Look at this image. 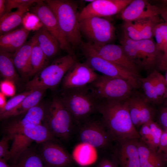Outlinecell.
<instances>
[{
  "label": "cell",
  "instance_id": "6da1fadb",
  "mask_svg": "<svg viewBox=\"0 0 167 167\" xmlns=\"http://www.w3.org/2000/svg\"><path fill=\"white\" fill-rule=\"evenodd\" d=\"M128 98L99 102L97 112L101 114V121L115 142L140 138L131 118Z\"/></svg>",
  "mask_w": 167,
  "mask_h": 167
},
{
  "label": "cell",
  "instance_id": "7a4b0ae2",
  "mask_svg": "<svg viewBox=\"0 0 167 167\" xmlns=\"http://www.w3.org/2000/svg\"><path fill=\"white\" fill-rule=\"evenodd\" d=\"M54 12L59 26L74 51L82 42L80 30L77 3L71 0H46Z\"/></svg>",
  "mask_w": 167,
  "mask_h": 167
},
{
  "label": "cell",
  "instance_id": "3957f363",
  "mask_svg": "<svg viewBox=\"0 0 167 167\" xmlns=\"http://www.w3.org/2000/svg\"><path fill=\"white\" fill-rule=\"evenodd\" d=\"M77 126L97 112L99 101L88 86L61 89L58 94Z\"/></svg>",
  "mask_w": 167,
  "mask_h": 167
},
{
  "label": "cell",
  "instance_id": "277c9868",
  "mask_svg": "<svg viewBox=\"0 0 167 167\" xmlns=\"http://www.w3.org/2000/svg\"><path fill=\"white\" fill-rule=\"evenodd\" d=\"M77 61L75 54H67L56 58L27 82L24 88L26 91L37 89L55 90L67 71Z\"/></svg>",
  "mask_w": 167,
  "mask_h": 167
},
{
  "label": "cell",
  "instance_id": "5b68a950",
  "mask_svg": "<svg viewBox=\"0 0 167 167\" xmlns=\"http://www.w3.org/2000/svg\"><path fill=\"white\" fill-rule=\"evenodd\" d=\"M45 104L43 124L49 128L56 138L63 141H68L73 133L75 124L60 97L56 94L51 101Z\"/></svg>",
  "mask_w": 167,
  "mask_h": 167
},
{
  "label": "cell",
  "instance_id": "8992f818",
  "mask_svg": "<svg viewBox=\"0 0 167 167\" xmlns=\"http://www.w3.org/2000/svg\"><path fill=\"white\" fill-rule=\"evenodd\" d=\"M79 47L86 58L85 62L95 71L99 72L103 75L125 80L135 89L139 88L140 78L99 55L89 42L82 41Z\"/></svg>",
  "mask_w": 167,
  "mask_h": 167
},
{
  "label": "cell",
  "instance_id": "52a82bcc",
  "mask_svg": "<svg viewBox=\"0 0 167 167\" xmlns=\"http://www.w3.org/2000/svg\"><path fill=\"white\" fill-rule=\"evenodd\" d=\"M88 86L99 101L126 99L136 89L125 80L103 75Z\"/></svg>",
  "mask_w": 167,
  "mask_h": 167
},
{
  "label": "cell",
  "instance_id": "ba28073f",
  "mask_svg": "<svg viewBox=\"0 0 167 167\" xmlns=\"http://www.w3.org/2000/svg\"><path fill=\"white\" fill-rule=\"evenodd\" d=\"M78 126V137L81 143L95 148L113 150L115 143L113 137L102 121L91 118Z\"/></svg>",
  "mask_w": 167,
  "mask_h": 167
},
{
  "label": "cell",
  "instance_id": "9c48e42d",
  "mask_svg": "<svg viewBox=\"0 0 167 167\" xmlns=\"http://www.w3.org/2000/svg\"><path fill=\"white\" fill-rule=\"evenodd\" d=\"M79 26L81 34L93 45L109 44L115 37L114 26L103 17H94L84 19L79 22Z\"/></svg>",
  "mask_w": 167,
  "mask_h": 167
},
{
  "label": "cell",
  "instance_id": "30bf717a",
  "mask_svg": "<svg viewBox=\"0 0 167 167\" xmlns=\"http://www.w3.org/2000/svg\"><path fill=\"white\" fill-rule=\"evenodd\" d=\"M32 14L41 22L42 25L58 42L60 48L68 54H75L62 31L52 10L45 0H41L32 5L29 9Z\"/></svg>",
  "mask_w": 167,
  "mask_h": 167
},
{
  "label": "cell",
  "instance_id": "8fae6325",
  "mask_svg": "<svg viewBox=\"0 0 167 167\" xmlns=\"http://www.w3.org/2000/svg\"><path fill=\"white\" fill-rule=\"evenodd\" d=\"M45 167H71L74 161L71 155L56 139L36 143Z\"/></svg>",
  "mask_w": 167,
  "mask_h": 167
},
{
  "label": "cell",
  "instance_id": "7c38bea8",
  "mask_svg": "<svg viewBox=\"0 0 167 167\" xmlns=\"http://www.w3.org/2000/svg\"><path fill=\"white\" fill-rule=\"evenodd\" d=\"M136 90L133 91L128 99L131 118L137 129L149 121L154 120L157 109L143 93Z\"/></svg>",
  "mask_w": 167,
  "mask_h": 167
},
{
  "label": "cell",
  "instance_id": "4fadbf2b",
  "mask_svg": "<svg viewBox=\"0 0 167 167\" xmlns=\"http://www.w3.org/2000/svg\"><path fill=\"white\" fill-rule=\"evenodd\" d=\"M45 109V103L40 102L26 112L3 120L0 126L2 133L10 135L27 124H42Z\"/></svg>",
  "mask_w": 167,
  "mask_h": 167
},
{
  "label": "cell",
  "instance_id": "5bb4252c",
  "mask_svg": "<svg viewBox=\"0 0 167 167\" xmlns=\"http://www.w3.org/2000/svg\"><path fill=\"white\" fill-rule=\"evenodd\" d=\"M100 76L85 62L77 61L65 75L61 83V89L87 86Z\"/></svg>",
  "mask_w": 167,
  "mask_h": 167
},
{
  "label": "cell",
  "instance_id": "9a60e30c",
  "mask_svg": "<svg viewBox=\"0 0 167 167\" xmlns=\"http://www.w3.org/2000/svg\"><path fill=\"white\" fill-rule=\"evenodd\" d=\"M89 43L99 55L140 78V70L128 57L121 45L109 43L99 45Z\"/></svg>",
  "mask_w": 167,
  "mask_h": 167
},
{
  "label": "cell",
  "instance_id": "2e32d148",
  "mask_svg": "<svg viewBox=\"0 0 167 167\" xmlns=\"http://www.w3.org/2000/svg\"><path fill=\"white\" fill-rule=\"evenodd\" d=\"M133 0H95L80 12L79 22L92 17H103L120 12Z\"/></svg>",
  "mask_w": 167,
  "mask_h": 167
},
{
  "label": "cell",
  "instance_id": "e0dca14e",
  "mask_svg": "<svg viewBox=\"0 0 167 167\" xmlns=\"http://www.w3.org/2000/svg\"><path fill=\"white\" fill-rule=\"evenodd\" d=\"M131 42L138 48L142 62V70L148 75L155 70H159L163 52L156 48L153 39H143Z\"/></svg>",
  "mask_w": 167,
  "mask_h": 167
},
{
  "label": "cell",
  "instance_id": "ac0fdd59",
  "mask_svg": "<svg viewBox=\"0 0 167 167\" xmlns=\"http://www.w3.org/2000/svg\"><path fill=\"white\" fill-rule=\"evenodd\" d=\"M137 139H125L115 142L113 154L119 167H140Z\"/></svg>",
  "mask_w": 167,
  "mask_h": 167
},
{
  "label": "cell",
  "instance_id": "d6986e66",
  "mask_svg": "<svg viewBox=\"0 0 167 167\" xmlns=\"http://www.w3.org/2000/svg\"><path fill=\"white\" fill-rule=\"evenodd\" d=\"M160 15L157 7L146 0H133L121 12L124 22Z\"/></svg>",
  "mask_w": 167,
  "mask_h": 167
},
{
  "label": "cell",
  "instance_id": "ffe728a7",
  "mask_svg": "<svg viewBox=\"0 0 167 167\" xmlns=\"http://www.w3.org/2000/svg\"><path fill=\"white\" fill-rule=\"evenodd\" d=\"M30 31L23 26L0 36V51L14 53L26 42Z\"/></svg>",
  "mask_w": 167,
  "mask_h": 167
},
{
  "label": "cell",
  "instance_id": "44dd1931",
  "mask_svg": "<svg viewBox=\"0 0 167 167\" xmlns=\"http://www.w3.org/2000/svg\"><path fill=\"white\" fill-rule=\"evenodd\" d=\"M10 163L11 167H45L37 144L23 150Z\"/></svg>",
  "mask_w": 167,
  "mask_h": 167
},
{
  "label": "cell",
  "instance_id": "7402d4cb",
  "mask_svg": "<svg viewBox=\"0 0 167 167\" xmlns=\"http://www.w3.org/2000/svg\"><path fill=\"white\" fill-rule=\"evenodd\" d=\"M33 36L48 59L58 54L60 49L58 42L43 25L35 32Z\"/></svg>",
  "mask_w": 167,
  "mask_h": 167
},
{
  "label": "cell",
  "instance_id": "603a6c76",
  "mask_svg": "<svg viewBox=\"0 0 167 167\" xmlns=\"http://www.w3.org/2000/svg\"><path fill=\"white\" fill-rule=\"evenodd\" d=\"M163 131L156 122L150 120L141 126L139 132L140 139L150 148L157 151Z\"/></svg>",
  "mask_w": 167,
  "mask_h": 167
},
{
  "label": "cell",
  "instance_id": "cb8c5ba5",
  "mask_svg": "<svg viewBox=\"0 0 167 167\" xmlns=\"http://www.w3.org/2000/svg\"><path fill=\"white\" fill-rule=\"evenodd\" d=\"M31 39L26 41L12 55V59L17 71L22 79L26 80L27 73L32 52Z\"/></svg>",
  "mask_w": 167,
  "mask_h": 167
},
{
  "label": "cell",
  "instance_id": "d4e9b609",
  "mask_svg": "<svg viewBox=\"0 0 167 167\" xmlns=\"http://www.w3.org/2000/svg\"><path fill=\"white\" fill-rule=\"evenodd\" d=\"M15 134L22 135L36 143L56 139L49 128L42 123L27 124L10 135Z\"/></svg>",
  "mask_w": 167,
  "mask_h": 167
},
{
  "label": "cell",
  "instance_id": "484cf974",
  "mask_svg": "<svg viewBox=\"0 0 167 167\" xmlns=\"http://www.w3.org/2000/svg\"><path fill=\"white\" fill-rule=\"evenodd\" d=\"M13 54L0 51V74L6 81L19 87L21 85L22 79L14 65Z\"/></svg>",
  "mask_w": 167,
  "mask_h": 167
},
{
  "label": "cell",
  "instance_id": "4316f807",
  "mask_svg": "<svg viewBox=\"0 0 167 167\" xmlns=\"http://www.w3.org/2000/svg\"><path fill=\"white\" fill-rule=\"evenodd\" d=\"M31 39L32 47L27 73L28 80L29 78L34 77L47 66L48 61L35 37L33 36Z\"/></svg>",
  "mask_w": 167,
  "mask_h": 167
},
{
  "label": "cell",
  "instance_id": "83f0119b",
  "mask_svg": "<svg viewBox=\"0 0 167 167\" xmlns=\"http://www.w3.org/2000/svg\"><path fill=\"white\" fill-rule=\"evenodd\" d=\"M95 148L89 144L81 142L73 149L71 155L74 161L84 167L92 164L96 159Z\"/></svg>",
  "mask_w": 167,
  "mask_h": 167
},
{
  "label": "cell",
  "instance_id": "f1b7e54d",
  "mask_svg": "<svg viewBox=\"0 0 167 167\" xmlns=\"http://www.w3.org/2000/svg\"><path fill=\"white\" fill-rule=\"evenodd\" d=\"M30 8L17 9L0 18V36L16 29L23 22L25 13Z\"/></svg>",
  "mask_w": 167,
  "mask_h": 167
},
{
  "label": "cell",
  "instance_id": "f546056e",
  "mask_svg": "<svg viewBox=\"0 0 167 167\" xmlns=\"http://www.w3.org/2000/svg\"><path fill=\"white\" fill-rule=\"evenodd\" d=\"M159 15L145 18L131 22L143 39H152L153 31L158 24L164 22Z\"/></svg>",
  "mask_w": 167,
  "mask_h": 167
},
{
  "label": "cell",
  "instance_id": "4dcf8cb0",
  "mask_svg": "<svg viewBox=\"0 0 167 167\" xmlns=\"http://www.w3.org/2000/svg\"><path fill=\"white\" fill-rule=\"evenodd\" d=\"M45 91L40 89L33 90L24 98L10 117L22 113L38 105L41 102Z\"/></svg>",
  "mask_w": 167,
  "mask_h": 167
},
{
  "label": "cell",
  "instance_id": "1f68e13d",
  "mask_svg": "<svg viewBox=\"0 0 167 167\" xmlns=\"http://www.w3.org/2000/svg\"><path fill=\"white\" fill-rule=\"evenodd\" d=\"M33 91L27 90L22 92L12 97L6 102L4 106L0 108V121L9 118L24 98Z\"/></svg>",
  "mask_w": 167,
  "mask_h": 167
},
{
  "label": "cell",
  "instance_id": "d6a6232c",
  "mask_svg": "<svg viewBox=\"0 0 167 167\" xmlns=\"http://www.w3.org/2000/svg\"><path fill=\"white\" fill-rule=\"evenodd\" d=\"M140 87L142 88L143 94L148 101L154 106L161 102L157 96L154 84L150 74L145 78L139 79Z\"/></svg>",
  "mask_w": 167,
  "mask_h": 167
},
{
  "label": "cell",
  "instance_id": "836d02e7",
  "mask_svg": "<svg viewBox=\"0 0 167 167\" xmlns=\"http://www.w3.org/2000/svg\"><path fill=\"white\" fill-rule=\"evenodd\" d=\"M153 36L156 40V46L159 50L163 52L167 46V25L164 22L157 24L153 31Z\"/></svg>",
  "mask_w": 167,
  "mask_h": 167
},
{
  "label": "cell",
  "instance_id": "e575fe53",
  "mask_svg": "<svg viewBox=\"0 0 167 167\" xmlns=\"http://www.w3.org/2000/svg\"><path fill=\"white\" fill-rule=\"evenodd\" d=\"M158 97L161 102L166 89L165 79L158 70H155L150 73Z\"/></svg>",
  "mask_w": 167,
  "mask_h": 167
},
{
  "label": "cell",
  "instance_id": "d590c367",
  "mask_svg": "<svg viewBox=\"0 0 167 167\" xmlns=\"http://www.w3.org/2000/svg\"><path fill=\"white\" fill-rule=\"evenodd\" d=\"M167 156L165 153L152 150L148 158L146 167H166Z\"/></svg>",
  "mask_w": 167,
  "mask_h": 167
},
{
  "label": "cell",
  "instance_id": "8d00e7d4",
  "mask_svg": "<svg viewBox=\"0 0 167 167\" xmlns=\"http://www.w3.org/2000/svg\"><path fill=\"white\" fill-rule=\"evenodd\" d=\"M40 1L41 0H6V11L5 14L10 12L11 10L15 8L21 9L25 8H30L33 4L37 3Z\"/></svg>",
  "mask_w": 167,
  "mask_h": 167
},
{
  "label": "cell",
  "instance_id": "74e56055",
  "mask_svg": "<svg viewBox=\"0 0 167 167\" xmlns=\"http://www.w3.org/2000/svg\"><path fill=\"white\" fill-rule=\"evenodd\" d=\"M10 140V136L3 134L0 141V158H3L7 161L9 158V142Z\"/></svg>",
  "mask_w": 167,
  "mask_h": 167
},
{
  "label": "cell",
  "instance_id": "f35d334b",
  "mask_svg": "<svg viewBox=\"0 0 167 167\" xmlns=\"http://www.w3.org/2000/svg\"><path fill=\"white\" fill-rule=\"evenodd\" d=\"M156 117V122L161 126L167 128V105H165L157 109Z\"/></svg>",
  "mask_w": 167,
  "mask_h": 167
},
{
  "label": "cell",
  "instance_id": "ab89813d",
  "mask_svg": "<svg viewBox=\"0 0 167 167\" xmlns=\"http://www.w3.org/2000/svg\"><path fill=\"white\" fill-rule=\"evenodd\" d=\"M97 167H119L116 159L113 154L102 158Z\"/></svg>",
  "mask_w": 167,
  "mask_h": 167
},
{
  "label": "cell",
  "instance_id": "60d3db41",
  "mask_svg": "<svg viewBox=\"0 0 167 167\" xmlns=\"http://www.w3.org/2000/svg\"><path fill=\"white\" fill-rule=\"evenodd\" d=\"M159 4L155 5L158 7L159 14L167 25V0L158 1Z\"/></svg>",
  "mask_w": 167,
  "mask_h": 167
},
{
  "label": "cell",
  "instance_id": "b9f144b4",
  "mask_svg": "<svg viewBox=\"0 0 167 167\" xmlns=\"http://www.w3.org/2000/svg\"><path fill=\"white\" fill-rule=\"evenodd\" d=\"M167 133L163 131L161 135L157 150L164 152L165 154L167 152Z\"/></svg>",
  "mask_w": 167,
  "mask_h": 167
},
{
  "label": "cell",
  "instance_id": "7bdbcfd3",
  "mask_svg": "<svg viewBox=\"0 0 167 167\" xmlns=\"http://www.w3.org/2000/svg\"><path fill=\"white\" fill-rule=\"evenodd\" d=\"M159 70L162 71L167 70V46L163 51V57Z\"/></svg>",
  "mask_w": 167,
  "mask_h": 167
},
{
  "label": "cell",
  "instance_id": "ee69618b",
  "mask_svg": "<svg viewBox=\"0 0 167 167\" xmlns=\"http://www.w3.org/2000/svg\"><path fill=\"white\" fill-rule=\"evenodd\" d=\"M11 83L9 84L7 82H3L1 84V89L3 93L4 92L8 95L13 94V88L11 85Z\"/></svg>",
  "mask_w": 167,
  "mask_h": 167
},
{
  "label": "cell",
  "instance_id": "f6af8a7d",
  "mask_svg": "<svg viewBox=\"0 0 167 167\" xmlns=\"http://www.w3.org/2000/svg\"><path fill=\"white\" fill-rule=\"evenodd\" d=\"M6 0H0V18L6 14Z\"/></svg>",
  "mask_w": 167,
  "mask_h": 167
},
{
  "label": "cell",
  "instance_id": "bcb514c9",
  "mask_svg": "<svg viewBox=\"0 0 167 167\" xmlns=\"http://www.w3.org/2000/svg\"><path fill=\"white\" fill-rule=\"evenodd\" d=\"M7 162L3 158H0V167H11L10 165H8Z\"/></svg>",
  "mask_w": 167,
  "mask_h": 167
},
{
  "label": "cell",
  "instance_id": "7dc6e473",
  "mask_svg": "<svg viewBox=\"0 0 167 167\" xmlns=\"http://www.w3.org/2000/svg\"><path fill=\"white\" fill-rule=\"evenodd\" d=\"M2 93H0V108H2L4 105L5 104L6 102H5L4 100V96L2 95Z\"/></svg>",
  "mask_w": 167,
  "mask_h": 167
},
{
  "label": "cell",
  "instance_id": "c3c4849f",
  "mask_svg": "<svg viewBox=\"0 0 167 167\" xmlns=\"http://www.w3.org/2000/svg\"><path fill=\"white\" fill-rule=\"evenodd\" d=\"M164 98H166L167 99V86L166 87V89L164 96Z\"/></svg>",
  "mask_w": 167,
  "mask_h": 167
},
{
  "label": "cell",
  "instance_id": "681fc988",
  "mask_svg": "<svg viewBox=\"0 0 167 167\" xmlns=\"http://www.w3.org/2000/svg\"><path fill=\"white\" fill-rule=\"evenodd\" d=\"M165 85L166 87L167 86V70L166 71V72L165 73Z\"/></svg>",
  "mask_w": 167,
  "mask_h": 167
},
{
  "label": "cell",
  "instance_id": "f907efd6",
  "mask_svg": "<svg viewBox=\"0 0 167 167\" xmlns=\"http://www.w3.org/2000/svg\"><path fill=\"white\" fill-rule=\"evenodd\" d=\"M164 131H165L167 133V128L164 129Z\"/></svg>",
  "mask_w": 167,
  "mask_h": 167
},
{
  "label": "cell",
  "instance_id": "816d5d0a",
  "mask_svg": "<svg viewBox=\"0 0 167 167\" xmlns=\"http://www.w3.org/2000/svg\"><path fill=\"white\" fill-rule=\"evenodd\" d=\"M165 105H167V99H166V101L165 102Z\"/></svg>",
  "mask_w": 167,
  "mask_h": 167
},
{
  "label": "cell",
  "instance_id": "f5cc1de1",
  "mask_svg": "<svg viewBox=\"0 0 167 167\" xmlns=\"http://www.w3.org/2000/svg\"></svg>",
  "mask_w": 167,
  "mask_h": 167
}]
</instances>
